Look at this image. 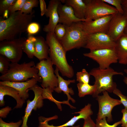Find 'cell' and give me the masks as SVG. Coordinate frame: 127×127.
Segmentation results:
<instances>
[{
    "label": "cell",
    "instance_id": "cell-32",
    "mask_svg": "<svg viewBox=\"0 0 127 127\" xmlns=\"http://www.w3.org/2000/svg\"><path fill=\"white\" fill-rule=\"evenodd\" d=\"M95 123L97 127H117L118 125L121 124V122L120 120L112 125H110L108 123L106 118L99 120L96 119Z\"/></svg>",
    "mask_w": 127,
    "mask_h": 127
},
{
    "label": "cell",
    "instance_id": "cell-21",
    "mask_svg": "<svg viewBox=\"0 0 127 127\" xmlns=\"http://www.w3.org/2000/svg\"><path fill=\"white\" fill-rule=\"evenodd\" d=\"M91 105L88 103L85 107L80 109L79 111L74 112L72 114H78L79 115L74 116L65 123L61 125L55 126L52 125H50L46 123L45 127H68L74 125L75 123L79 120L81 119H84L93 115V111L91 109Z\"/></svg>",
    "mask_w": 127,
    "mask_h": 127
},
{
    "label": "cell",
    "instance_id": "cell-7",
    "mask_svg": "<svg viewBox=\"0 0 127 127\" xmlns=\"http://www.w3.org/2000/svg\"><path fill=\"white\" fill-rule=\"evenodd\" d=\"M26 39L25 37H20L0 41V55L6 57L11 63H18L22 57Z\"/></svg>",
    "mask_w": 127,
    "mask_h": 127
},
{
    "label": "cell",
    "instance_id": "cell-4",
    "mask_svg": "<svg viewBox=\"0 0 127 127\" xmlns=\"http://www.w3.org/2000/svg\"><path fill=\"white\" fill-rule=\"evenodd\" d=\"M95 79L94 85L95 90L92 95L94 98H96L99 94L106 91L113 92L117 88V85L113 80V77L116 75H123V73L118 72L110 67L105 69H101L99 67L91 69L89 73Z\"/></svg>",
    "mask_w": 127,
    "mask_h": 127
},
{
    "label": "cell",
    "instance_id": "cell-35",
    "mask_svg": "<svg viewBox=\"0 0 127 127\" xmlns=\"http://www.w3.org/2000/svg\"><path fill=\"white\" fill-rule=\"evenodd\" d=\"M113 93L119 97L121 103L123 105L124 108L127 109V97L123 95L120 90L117 88L113 91Z\"/></svg>",
    "mask_w": 127,
    "mask_h": 127
},
{
    "label": "cell",
    "instance_id": "cell-34",
    "mask_svg": "<svg viewBox=\"0 0 127 127\" xmlns=\"http://www.w3.org/2000/svg\"><path fill=\"white\" fill-rule=\"evenodd\" d=\"M105 2L115 7L118 12L123 14L122 6V0H102Z\"/></svg>",
    "mask_w": 127,
    "mask_h": 127
},
{
    "label": "cell",
    "instance_id": "cell-13",
    "mask_svg": "<svg viewBox=\"0 0 127 127\" xmlns=\"http://www.w3.org/2000/svg\"><path fill=\"white\" fill-rule=\"evenodd\" d=\"M29 90H32L33 91L34 97L32 101L28 99L27 101V106L25 110L24 115L22 117L23 122L21 127H28L27 124V122L32 111H36L37 109L42 107L43 105V99L42 95L43 88L36 84Z\"/></svg>",
    "mask_w": 127,
    "mask_h": 127
},
{
    "label": "cell",
    "instance_id": "cell-46",
    "mask_svg": "<svg viewBox=\"0 0 127 127\" xmlns=\"http://www.w3.org/2000/svg\"><path fill=\"white\" fill-rule=\"evenodd\" d=\"M124 71L127 74V69H125L124 70Z\"/></svg>",
    "mask_w": 127,
    "mask_h": 127
},
{
    "label": "cell",
    "instance_id": "cell-12",
    "mask_svg": "<svg viewBox=\"0 0 127 127\" xmlns=\"http://www.w3.org/2000/svg\"><path fill=\"white\" fill-rule=\"evenodd\" d=\"M127 27V16L118 12L113 15L106 33L116 42L124 33Z\"/></svg>",
    "mask_w": 127,
    "mask_h": 127
},
{
    "label": "cell",
    "instance_id": "cell-44",
    "mask_svg": "<svg viewBox=\"0 0 127 127\" xmlns=\"http://www.w3.org/2000/svg\"><path fill=\"white\" fill-rule=\"evenodd\" d=\"M124 33L127 34V27L124 30Z\"/></svg>",
    "mask_w": 127,
    "mask_h": 127
},
{
    "label": "cell",
    "instance_id": "cell-29",
    "mask_svg": "<svg viewBox=\"0 0 127 127\" xmlns=\"http://www.w3.org/2000/svg\"><path fill=\"white\" fill-rule=\"evenodd\" d=\"M66 31V26L62 24L59 23L55 28L54 33L57 39L60 41L64 36Z\"/></svg>",
    "mask_w": 127,
    "mask_h": 127
},
{
    "label": "cell",
    "instance_id": "cell-17",
    "mask_svg": "<svg viewBox=\"0 0 127 127\" xmlns=\"http://www.w3.org/2000/svg\"><path fill=\"white\" fill-rule=\"evenodd\" d=\"M38 82L35 78H32L23 82L1 81L0 82V85L9 86L15 89L18 92L21 98L25 100L29 97V89L36 84Z\"/></svg>",
    "mask_w": 127,
    "mask_h": 127
},
{
    "label": "cell",
    "instance_id": "cell-47",
    "mask_svg": "<svg viewBox=\"0 0 127 127\" xmlns=\"http://www.w3.org/2000/svg\"><path fill=\"white\" fill-rule=\"evenodd\" d=\"M125 127H127V123Z\"/></svg>",
    "mask_w": 127,
    "mask_h": 127
},
{
    "label": "cell",
    "instance_id": "cell-43",
    "mask_svg": "<svg viewBox=\"0 0 127 127\" xmlns=\"http://www.w3.org/2000/svg\"><path fill=\"white\" fill-rule=\"evenodd\" d=\"M123 81L124 83L127 85V77H124L123 78Z\"/></svg>",
    "mask_w": 127,
    "mask_h": 127
},
{
    "label": "cell",
    "instance_id": "cell-24",
    "mask_svg": "<svg viewBox=\"0 0 127 127\" xmlns=\"http://www.w3.org/2000/svg\"><path fill=\"white\" fill-rule=\"evenodd\" d=\"M36 40V37L33 36H29L24 42L23 52L30 59H32L34 56V43Z\"/></svg>",
    "mask_w": 127,
    "mask_h": 127
},
{
    "label": "cell",
    "instance_id": "cell-23",
    "mask_svg": "<svg viewBox=\"0 0 127 127\" xmlns=\"http://www.w3.org/2000/svg\"><path fill=\"white\" fill-rule=\"evenodd\" d=\"M61 3L70 6L73 9L75 16L77 18L84 20L85 19L86 7L84 0H61Z\"/></svg>",
    "mask_w": 127,
    "mask_h": 127
},
{
    "label": "cell",
    "instance_id": "cell-10",
    "mask_svg": "<svg viewBox=\"0 0 127 127\" xmlns=\"http://www.w3.org/2000/svg\"><path fill=\"white\" fill-rule=\"evenodd\" d=\"M102 95H98L96 98L99 104V110L97 119L100 120L107 118V122L113 121L111 111L115 106L121 104L120 100L111 97L108 92L105 91Z\"/></svg>",
    "mask_w": 127,
    "mask_h": 127
},
{
    "label": "cell",
    "instance_id": "cell-14",
    "mask_svg": "<svg viewBox=\"0 0 127 127\" xmlns=\"http://www.w3.org/2000/svg\"><path fill=\"white\" fill-rule=\"evenodd\" d=\"M113 16H106L89 21H82V28L87 35L98 32L106 33Z\"/></svg>",
    "mask_w": 127,
    "mask_h": 127
},
{
    "label": "cell",
    "instance_id": "cell-18",
    "mask_svg": "<svg viewBox=\"0 0 127 127\" xmlns=\"http://www.w3.org/2000/svg\"><path fill=\"white\" fill-rule=\"evenodd\" d=\"M59 70L57 67H56L55 70V73L57 76L58 79V85L57 87L54 89V91L58 93H60L62 92L66 94L67 98V100L69 103V101L71 100L73 103H75V99L72 98L70 95H73L74 92L71 88H69L68 85L71 83H75V80L73 79H64L60 75Z\"/></svg>",
    "mask_w": 127,
    "mask_h": 127
},
{
    "label": "cell",
    "instance_id": "cell-8",
    "mask_svg": "<svg viewBox=\"0 0 127 127\" xmlns=\"http://www.w3.org/2000/svg\"><path fill=\"white\" fill-rule=\"evenodd\" d=\"M53 65L49 57L40 61L35 66L38 71V75L41 78V85L43 88L53 90L58 85L57 78L53 67Z\"/></svg>",
    "mask_w": 127,
    "mask_h": 127
},
{
    "label": "cell",
    "instance_id": "cell-15",
    "mask_svg": "<svg viewBox=\"0 0 127 127\" xmlns=\"http://www.w3.org/2000/svg\"><path fill=\"white\" fill-rule=\"evenodd\" d=\"M61 3L60 0H51L49 1L45 14L46 17L49 18V20L48 24L44 26V32L47 33H54L55 28L59 22L58 7Z\"/></svg>",
    "mask_w": 127,
    "mask_h": 127
},
{
    "label": "cell",
    "instance_id": "cell-27",
    "mask_svg": "<svg viewBox=\"0 0 127 127\" xmlns=\"http://www.w3.org/2000/svg\"><path fill=\"white\" fill-rule=\"evenodd\" d=\"M90 75L85 69H83L76 73V81L79 83H89Z\"/></svg>",
    "mask_w": 127,
    "mask_h": 127
},
{
    "label": "cell",
    "instance_id": "cell-2",
    "mask_svg": "<svg viewBox=\"0 0 127 127\" xmlns=\"http://www.w3.org/2000/svg\"><path fill=\"white\" fill-rule=\"evenodd\" d=\"M46 39L49 48V57L53 64L63 76L72 78L74 75L73 69L68 64L66 57V52L54 33H47Z\"/></svg>",
    "mask_w": 127,
    "mask_h": 127
},
{
    "label": "cell",
    "instance_id": "cell-1",
    "mask_svg": "<svg viewBox=\"0 0 127 127\" xmlns=\"http://www.w3.org/2000/svg\"><path fill=\"white\" fill-rule=\"evenodd\" d=\"M34 16L33 13L27 14L17 11L9 14L8 17L0 18V41L20 37L27 31V27Z\"/></svg>",
    "mask_w": 127,
    "mask_h": 127
},
{
    "label": "cell",
    "instance_id": "cell-38",
    "mask_svg": "<svg viewBox=\"0 0 127 127\" xmlns=\"http://www.w3.org/2000/svg\"><path fill=\"white\" fill-rule=\"evenodd\" d=\"M121 112L123 116L120 120L121 127H125L127 123V109L124 108L122 109Z\"/></svg>",
    "mask_w": 127,
    "mask_h": 127
},
{
    "label": "cell",
    "instance_id": "cell-6",
    "mask_svg": "<svg viewBox=\"0 0 127 127\" xmlns=\"http://www.w3.org/2000/svg\"><path fill=\"white\" fill-rule=\"evenodd\" d=\"M86 7L85 19L89 21L118 12L115 8L102 0H84Z\"/></svg>",
    "mask_w": 127,
    "mask_h": 127
},
{
    "label": "cell",
    "instance_id": "cell-28",
    "mask_svg": "<svg viewBox=\"0 0 127 127\" xmlns=\"http://www.w3.org/2000/svg\"><path fill=\"white\" fill-rule=\"evenodd\" d=\"M4 56L0 55V73L1 75L6 74L8 71L11 63Z\"/></svg>",
    "mask_w": 127,
    "mask_h": 127
},
{
    "label": "cell",
    "instance_id": "cell-16",
    "mask_svg": "<svg viewBox=\"0 0 127 127\" xmlns=\"http://www.w3.org/2000/svg\"><path fill=\"white\" fill-rule=\"evenodd\" d=\"M58 11L59 16V23L65 26H69L75 22L86 21L77 17L72 8L65 4H60L58 7Z\"/></svg>",
    "mask_w": 127,
    "mask_h": 127
},
{
    "label": "cell",
    "instance_id": "cell-33",
    "mask_svg": "<svg viewBox=\"0 0 127 127\" xmlns=\"http://www.w3.org/2000/svg\"><path fill=\"white\" fill-rule=\"evenodd\" d=\"M40 29L39 24L36 22H32L28 26L27 31L28 36H32L38 33Z\"/></svg>",
    "mask_w": 127,
    "mask_h": 127
},
{
    "label": "cell",
    "instance_id": "cell-3",
    "mask_svg": "<svg viewBox=\"0 0 127 127\" xmlns=\"http://www.w3.org/2000/svg\"><path fill=\"white\" fill-rule=\"evenodd\" d=\"M34 62L31 61L20 64L17 63H11L8 72L1 75L0 79L2 81L12 82H24L34 78L39 82H41V78L38 75V71L36 67Z\"/></svg>",
    "mask_w": 127,
    "mask_h": 127
},
{
    "label": "cell",
    "instance_id": "cell-11",
    "mask_svg": "<svg viewBox=\"0 0 127 127\" xmlns=\"http://www.w3.org/2000/svg\"><path fill=\"white\" fill-rule=\"evenodd\" d=\"M115 42L107 33L98 32L88 35L84 48L90 51L107 48H114Z\"/></svg>",
    "mask_w": 127,
    "mask_h": 127
},
{
    "label": "cell",
    "instance_id": "cell-31",
    "mask_svg": "<svg viewBox=\"0 0 127 127\" xmlns=\"http://www.w3.org/2000/svg\"><path fill=\"white\" fill-rule=\"evenodd\" d=\"M26 0H16V2L8 9L9 14L20 11Z\"/></svg>",
    "mask_w": 127,
    "mask_h": 127
},
{
    "label": "cell",
    "instance_id": "cell-36",
    "mask_svg": "<svg viewBox=\"0 0 127 127\" xmlns=\"http://www.w3.org/2000/svg\"><path fill=\"white\" fill-rule=\"evenodd\" d=\"M22 120H20L17 122H11L8 123L3 121L0 118V127H20L22 124Z\"/></svg>",
    "mask_w": 127,
    "mask_h": 127
},
{
    "label": "cell",
    "instance_id": "cell-39",
    "mask_svg": "<svg viewBox=\"0 0 127 127\" xmlns=\"http://www.w3.org/2000/svg\"><path fill=\"white\" fill-rule=\"evenodd\" d=\"M12 110L11 108L8 106L1 109L0 110V117L3 118H6Z\"/></svg>",
    "mask_w": 127,
    "mask_h": 127
},
{
    "label": "cell",
    "instance_id": "cell-22",
    "mask_svg": "<svg viewBox=\"0 0 127 127\" xmlns=\"http://www.w3.org/2000/svg\"><path fill=\"white\" fill-rule=\"evenodd\" d=\"M34 43V56L40 61L48 59L49 53V48L46 40L41 36L36 37Z\"/></svg>",
    "mask_w": 127,
    "mask_h": 127
},
{
    "label": "cell",
    "instance_id": "cell-25",
    "mask_svg": "<svg viewBox=\"0 0 127 127\" xmlns=\"http://www.w3.org/2000/svg\"><path fill=\"white\" fill-rule=\"evenodd\" d=\"M77 86L78 96L80 98L87 95H92L95 90V87L94 85H91L89 83H78Z\"/></svg>",
    "mask_w": 127,
    "mask_h": 127
},
{
    "label": "cell",
    "instance_id": "cell-9",
    "mask_svg": "<svg viewBox=\"0 0 127 127\" xmlns=\"http://www.w3.org/2000/svg\"><path fill=\"white\" fill-rule=\"evenodd\" d=\"M83 54L84 56L96 62L99 65V67L101 69L108 68L111 64L118 62L115 48L91 50Z\"/></svg>",
    "mask_w": 127,
    "mask_h": 127
},
{
    "label": "cell",
    "instance_id": "cell-5",
    "mask_svg": "<svg viewBox=\"0 0 127 127\" xmlns=\"http://www.w3.org/2000/svg\"><path fill=\"white\" fill-rule=\"evenodd\" d=\"M81 22H75L69 26H66V34L60 41L66 52L85 46L88 35L83 30Z\"/></svg>",
    "mask_w": 127,
    "mask_h": 127
},
{
    "label": "cell",
    "instance_id": "cell-45",
    "mask_svg": "<svg viewBox=\"0 0 127 127\" xmlns=\"http://www.w3.org/2000/svg\"><path fill=\"white\" fill-rule=\"evenodd\" d=\"M70 127H80V126L79 125H74Z\"/></svg>",
    "mask_w": 127,
    "mask_h": 127
},
{
    "label": "cell",
    "instance_id": "cell-30",
    "mask_svg": "<svg viewBox=\"0 0 127 127\" xmlns=\"http://www.w3.org/2000/svg\"><path fill=\"white\" fill-rule=\"evenodd\" d=\"M16 0H0V15H3L6 10L13 4Z\"/></svg>",
    "mask_w": 127,
    "mask_h": 127
},
{
    "label": "cell",
    "instance_id": "cell-26",
    "mask_svg": "<svg viewBox=\"0 0 127 127\" xmlns=\"http://www.w3.org/2000/svg\"><path fill=\"white\" fill-rule=\"evenodd\" d=\"M39 0H26L20 11L22 13L27 14L33 13L32 8L38 6Z\"/></svg>",
    "mask_w": 127,
    "mask_h": 127
},
{
    "label": "cell",
    "instance_id": "cell-42",
    "mask_svg": "<svg viewBox=\"0 0 127 127\" xmlns=\"http://www.w3.org/2000/svg\"><path fill=\"white\" fill-rule=\"evenodd\" d=\"M9 13V12L8 10H6L4 12L3 15V17L6 19L8 18L9 17L8 16Z\"/></svg>",
    "mask_w": 127,
    "mask_h": 127
},
{
    "label": "cell",
    "instance_id": "cell-19",
    "mask_svg": "<svg viewBox=\"0 0 127 127\" xmlns=\"http://www.w3.org/2000/svg\"><path fill=\"white\" fill-rule=\"evenodd\" d=\"M6 95L11 96L16 100V105L14 108H21L25 102V100L21 98L18 92L15 89L9 86L0 85V106L5 105L4 97Z\"/></svg>",
    "mask_w": 127,
    "mask_h": 127
},
{
    "label": "cell",
    "instance_id": "cell-40",
    "mask_svg": "<svg viewBox=\"0 0 127 127\" xmlns=\"http://www.w3.org/2000/svg\"><path fill=\"white\" fill-rule=\"evenodd\" d=\"M39 4L40 11V15L41 16H43L45 14L47 11L46 4L44 0H39Z\"/></svg>",
    "mask_w": 127,
    "mask_h": 127
},
{
    "label": "cell",
    "instance_id": "cell-41",
    "mask_svg": "<svg viewBox=\"0 0 127 127\" xmlns=\"http://www.w3.org/2000/svg\"><path fill=\"white\" fill-rule=\"evenodd\" d=\"M122 6L123 14L127 16V0H122Z\"/></svg>",
    "mask_w": 127,
    "mask_h": 127
},
{
    "label": "cell",
    "instance_id": "cell-37",
    "mask_svg": "<svg viewBox=\"0 0 127 127\" xmlns=\"http://www.w3.org/2000/svg\"><path fill=\"white\" fill-rule=\"evenodd\" d=\"M84 120V123L82 127H97L96 123L91 119V116Z\"/></svg>",
    "mask_w": 127,
    "mask_h": 127
},
{
    "label": "cell",
    "instance_id": "cell-20",
    "mask_svg": "<svg viewBox=\"0 0 127 127\" xmlns=\"http://www.w3.org/2000/svg\"><path fill=\"white\" fill-rule=\"evenodd\" d=\"M115 48L118 62L121 64H127V34L124 33L115 42Z\"/></svg>",
    "mask_w": 127,
    "mask_h": 127
}]
</instances>
